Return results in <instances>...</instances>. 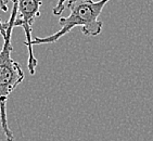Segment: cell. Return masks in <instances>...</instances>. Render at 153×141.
<instances>
[{"label":"cell","mask_w":153,"mask_h":141,"mask_svg":"<svg viewBox=\"0 0 153 141\" xmlns=\"http://www.w3.org/2000/svg\"><path fill=\"white\" fill-rule=\"evenodd\" d=\"M109 1L110 0H68L66 6L70 10V15L60 18L59 24L61 28L47 37L34 38L33 46L53 44L77 26L82 28V34L85 36L96 37L100 35L103 28V22L99 18L103 8Z\"/></svg>","instance_id":"cell-2"},{"label":"cell","mask_w":153,"mask_h":141,"mask_svg":"<svg viewBox=\"0 0 153 141\" xmlns=\"http://www.w3.org/2000/svg\"><path fill=\"white\" fill-rule=\"evenodd\" d=\"M66 0H59L58 3L56 4V7L53 8V14L54 15H61V13L64 10V6Z\"/></svg>","instance_id":"cell-4"},{"label":"cell","mask_w":153,"mask_h":141,"mask_svg":"<svg viewBox=\"0 0 153 141\" xmlns=\"http://www.w3.org/2000/svg\"><path fill=\"white\" fill-rule=\"evenodd\" d=\"M13 8L10 20L6 23V30L2 35L3 44L0 50V126L7 141H14V135L8 123L7 117V102L10 94L18 88V86L24 80V72L22 66L12 59L11 36L15 27V19L18 15V3L12 1Z\"/></svg>","instance_id":"cell-1"},{"label":"cell","mask_w":153,"mask_h":141,"mask_svg":"<svg viewBox=\"0 0 153 141\" xmlns=\"http://www.w3.org/2000/svg\"><path fill=\"white\" fill-rule=\"evenodd\" d=\"M0 28L2 30V34H1V35H3V34H4V30H6V23L3 24L2 22H1V20H0Z\"/></svg>","instance_id":"cell-6"},{"label":"cell","mask_w":153,"mask_h":141,"mask_svg":"<svg viewBox=\"0 0 153 141\" xmlns=\"http://www.w3.org/2000/svg\"><path fill=\"white\" fill-rule=\"evenodd\" d=\"M1 34H2V30H1V28H0V35H1Z\"/></svg>","instance_id":"cell-7"},{"label":"cell","mask_w":153,"mask_h":141,"mask_svg":"<svg viewBox=\"0 0 153 141\" xmlns=\"http://www.w3.org/2000/svg\"><path fill=\"white\" fill-rule=\"evenodd\" d=\"M8 1L9 0H0V10H2L3 12L8 11Z\"/></svg>","instance_id":"cell-5"},{"label":"cell","mask_w":153,"mask_h":141,"mask_svg":"<svg viewBox=\"0 0 153 141\" xmlns=\"http://www.w3.org/2000/svg\"><path fill=\"white\" fill-rule=\"evenodd\" d=\"M18 3V15L15 19V27H22L25 33V46L28 52L27 68L30 75L36 73L37 60L33 52L32 26L35 20L40 16V7L44 0H12Z\"/></svg>","instance_id":"cell-3"}]
</instances>
